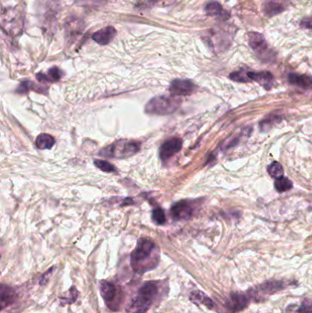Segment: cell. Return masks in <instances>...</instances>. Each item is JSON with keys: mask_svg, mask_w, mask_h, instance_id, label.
Returning <instances> with one entry per match:
<instances>
[{"mask_svg": "<svg viewBox=\"0 0 312 313\" xmlns=\"http://www.w3.org/2000/svg\"><path fill=\"white\" fill-rule=\"evenodd\" d=\"M160 262V252L155 243L140 239L131 254V266L137 273L143 274L154 269Z\"/></svg>", "mask_w": 312, "mask_h": 313, "instance_id": "cell-1", "label": "cell"}, {"mask_svg": "<svg viewBox=\"0 0 312 313\" xmlns=\"http://www.w3.org/2000/svg\"><path fill=\"white\" fill-rule=\"evenodd\" d=\"M160 294V286L156 281H149L142 286L138 294L128 306L129 313H146Z\"/></svg>", "mask_w": 312, "mask_h": 313, "instance_id": "cell-2", "label": "cell"}, {"mask_svg": "<svg viewBox=\"0 0 312 313\" xmlns=\"http://www.w3.org/2000/svg\"><path fill=\"white\" fill-rule=\"evenodd\" d=\"M140 144L130 140H119L109 145L100 152V155L106 158L123 159L132 156L139 151Z\"/></svg>", "mask_w": 312, "mask_h": 313, "instance_id": "cell-3", "label": "cell"}, {"mask_svg": "<svg viewBox=\"0 0 312 313\" xmlns=\"http://www.w3.org/2000/svg\"><path fill=\"white\" fill-rule=\"evenodd\" d=\"M179 103L180 102L172 96L168 95L157 96L152 98L147 103L146 105V112L147 114H159V115L171 114L178 108Z\"/></svg>", "mask_w": 312, "mask_h": 313, "instance_id": "cell-4", "label": "cell"}, {"mask_svg": "<svg viewBox=\"0 0 312 313\" xmlns=\"http://www.w3.org/2000/svg\"><path fill=\"white\" fill-rule=\"evenodd\" d=\"M288 286V283L286 284L284 281H271L267 282L265 284L260 285L257 288H255L252 290L249 294L251 297L255 298V299L260 300L261 297L266 298L269 295L273 294L274 292L283 290Z\"/></svg>", "mask_w": 312, "mask_h": 313, "instance_id": "cell-5", "label": "cell"}, {"mask_svg": "<svg viewBox=\"0 0 312 313\" xmlns=\"http://www.w3.org/2000/svg\"><path fill=\"white\" fill-rule=\"evenodd\" d=\"M249 299L243 293H232L224 301V309L227 313H237L247 307Z\"/></svg>", "mask_w": 312, "mask_h": 313, "instance_id": "cell-6", "label": "cell"}, {"mask_svg": "<svg viewBox=\"0 0 312 313\" xmlns=\"http://www.w3.org/2000/svg\"><path fill=\"white\" fill-rule=\"evenodd\" d=\"M194 204L189 201H180L172 205L170 214L175 220H188L194 214Z\"/></svg>", "mask_w": 312, "mask_h": 313, "instance_id": "cell-7", "label": "cell"}, {"mask_svg": "<svg viewBox=\"0 0 312 313\" xmlns=\"http://www.w3.org/2000/svg\"><path fill=\"white\" fill-rule=\"evenodd\" d=\"M196 89V86L189 80L177 79L171 83L170 92L173 96H184L191 95Z\"/></svg>", "mask_w": 312, "mask_h": 313, "instance_id": "cell-8", "label": "cell"}, {"mask_svg": "<svg viewBox=\"0 0 312 313\" xmlns=\"http://www.w3.org/2000/svg\"><path fill=\"white\" fill-rule=\"evenodd\" d=\"M182 147V140L179 138H170L162 144L160 151V156L163 162L168 161L176 153L180 151Z\"/></svg>", "mask_w": 312, "mask_h": 313, "instance_id": "cell-9", "label": "cell"}, {"mask_svg": "<svg viewBox=\"0 0 312 313\" xmlns=\"http://www.w3.org/2000/svg\"><path fill=\"white\" fill-rule=\"evenodd\" d=\"M247 77L249 82H256L266 90H269L274 86V76L269 71H247Z\"/></svg>", "mask_w": 312, "mask_h": 313, "instance_id": "cell-10", "label": "cell"}, {"mask_svg": "<svg viewBox=\"0 0 312 313\" xmlns=\"http://www.w3.org/2000/svg\"><path fill=\"white\" fill-rule=\"evenodd\" d=\"M21 21L19 18V15L16 14L15 11H7L6 14L2 17V27L6 29L7 32L16 33L18 30L21 29Z\"/></svg>", "mask_w": 312, "mask_h": 313, "instance_id": "cell-11", "label": "cell"}, {"mask_svg": "<svg viewBox=\"0 0 312 313\" xmlns=\"http://www.w3.org/2000/svg\"><path fill=\"white\" fill-rule=\"evenodd\" d=\"M289 0H265L264 12L267 17L280 14L289 7Z\"/></svg>", "mask_w": 312, "mask_h": 313, "instance_id": "cell-12", "label": "cell"}, {"mask_svg": "<svg viewBox=\"0 0 312 313\" xmlns=\"http://www.w3.org/2000/svg\"><path fill=\"white\" fill-rule=\"evenodd\" d=\"M100 290L105 303L108 305L109 308H113V305L115 304V299L118 297V290L115 286L108 281H102L100 285Z\"/></svg>", "mask_w": 312, "mask_h": 313, "instance_id": "cell-13", "label": "cell"}, {"mask_svg": "<svg viewBox=\"0 0 312 313\" xmlns=\"http://www.w3.org/2000/svg\"><path fill=\"white\" fill-rule=\"evenodd\" d=\"M248 40H249L250 47L257 54L262 55L267 52L268 45L265 41V37L262 34L257 33V32H250L248 34Z\"/></svg>", "mask_w": 312, "mask_h": 313, "instance_id": "cell-14", "label": "cell"}, {"mask_svg": "<svg viewBox=\"0 0 312 313\" xmlns=\"http://www.w3.org/2000/svg\"><path fill=\"white\" fill-rule=\"evenodd\" d=\"M116 30L113 27H106L100 29L93 35V40L100 45H106L113 41L115 37Z\"/></svg>", "mask_w": 312, "mask_h": 313, "instance_id": "cell-15", "label": "cell"}, {"mask_svg": "<svg viewBox=\"0 0 312 313\" xmlns=\"http://www.w3.org/2000/svg\"><path fill=\"white\" fill-rule=\"evenodd\" d=\"M288 80L291 85L298 86L303 89H309L312 87V77L310 76L289 73Z\"/></svg>", "mask_w": 312, "mask_h": 313, "instance_id": "cell-16", "label": "cell"}, {"mask_svg": "<svg viewBox=\"0 0 312 313\" xmlns=\"http://www.w3.org/2000/svg\"><path fill=\"white\" fill-rule=\"evenodd\" d=\"M0 295H1V307H2V308H6L12 303L15 300V297H16L15 290L10 287H7L5 285L1 286Z\"/></svg>", "mask_w": 312, "mask_h": 313, "instance_id": "cell-17", "label": "cell"}, {"mask_svg": "<svg viewBox=\"0 0 312 313\" xmlns=\"http://www.w3.org/2000/svg\"><path fill=\"white\" fill-rule=\"evenodd\" d=\"M62 74H63L62 71L59 68L53 67V68L49 70L47 74L38 73V75H37V79H38V81L43 82V83L57 82L62 78Z\"/></svg>", "mask_w": 312, "mask_h": 313, "instance_id": "cell-18", "label": "cell"}, {"mask_svg": "<svg viewBox=\"0 0 312 313\" xmlns=\"http://www.w3.org/2000/svg\"><path fill=\"white\" fill-rule=\"evenodd\" d=\"M55 144V139L51 135L41 134L36 139V146L38 149H50Z\"/></svg>", "mask_w": 312, "mask_h": 313, "instance_id": "cell-19", "label": "cell"}, {"mask_svg": "<svg viewBox=\"0 0 312 313\" xmlns=\"http://www.w3.org/2000/svg\"><path fill=\"white\" fill-rule=\"evenodd\" d=\"M190 299H191V300L195 301V302H197V303H202L203 305H205L207 308H213V300L208 298L204 293L201 292V291H195V292H193L191 296H190Z\"/></svg>", "mask_w": 312, "mask_h": 313, "instance_id": "cell-20", "label": "cell"}, {"mask_svg": "<svg viewBox=\"0 0 312 313\" xmlns=\"http://www.w3.org/2000/svg\"><path fill=\"white\" fill-rule=\"evenodd\" d=\"M275 188L279 192L287 191V190H290L292 188V181L288 179V178L282 177L280 179L276 180V181H275Z\"/></svg>", "mask_w": 312, "mask_h": 313, "instance_id": "cell-21", "label": "cell"}, {"mask_svg": "<svg viewBox=\"0 0 312 313\" xmlns=\"http://www.w3.org/2000/svg\"><path fill=\"white\" fill-rule=\"evenodd\" d=\"M267 172L272 178L278 180L283 177V167L281 166V164H279V162H273L267 168Z\"/></svg>", "mask_w": 312, "mask_h": 313, "instance_id": "cell-22", "label": "cell"}, {"mask_svg": "<svg viewBox=\"0 0 312 313\" xmlns=\"http://www.w3.org/2000/svg\"><path fill=\"white\" fill-rule=\"evenodd\" d=\"M205 12L211 17H215L222 13V6L218 2H212L205 7Z\"/></svg>", "mask_w": 312, "mask_h": 313, "instance_id": "cell-23", "label": "cell"}, {"mask_svg": "<svg viewBox=\"0 0 312 313\" xmlns=\"http://www.w3.org/2000/svg\"><path fill=\"white\" fill-rule=\"evenodd\" d=\"M230 79L232 81L238 82V83H248L249 79L247 77V71L245 69H242L240 71H233L230 75Z\"/></svg>", "mask_w": 312, "mask_h": 313, "instance_id": "cell-24", "label": "cell"}, {"mask_svg": "<svg viewBox=\"0 0 312 313\" xmlns=\"http://www.w3.org/2000/svg\"><path fill=\"white\" fill-rule=\"evenodd\" d=\"M152 219L157 224H164L166 223L164 211L161 208L154 209L152 212Z\"/></svg>", "mask_w": 312, "mask_h": 313, "instance_id": "cell-25", "label": "cell"}, {"mask_svg": "<svg viewBox=\"0 0 312 313\" xmlns=\"http://www.w3.org/2000/svg\"><path fill=\"white\" fill-rule=\"evenodd\" d=\"M95 166L100 169L101 171H104V172H114L116 171L115 168L112 164H110L109 162H105V161L96 160V161H95Z\"/></svg>", "mask_w": 312, "mask_h": 313, "instance_id": "cell-26", "label": "cell"}, {"mask_svg": "<svg viewBox=\"0 0 312 313\" xmlns=\"http://www.w3.org/2000/svg\"><path fill=\"white\" fill-rule=\"evenodd\" d=\"M297 313H312V297L303 300L302 304L297 310Z\"/></svg>", "mask_w": 312, "mask_h": 313, "instance_id": "cell-27", "label": "cell"}, {"mask_svg": "<svg viewBox=\"0 0 312 313\" xmlns=\"http://www.w3.org/2000/svg\"><path fill=\"white\" fill-rule=\"evenodd\" d=\"M300 26L304 29H312V17H308V18L303 19L300 22Z\"/></svg>", "mask_w": 312, "mask_h": 313, "instance_id": "cell-28", "label": "cell"}]
</instances>
